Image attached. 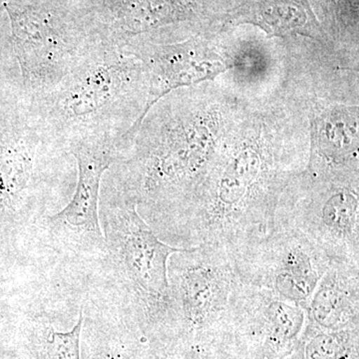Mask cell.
<instances>
[{"label":"cell","mask_w":359,"mask_h":359,"mask_svg":"<svg viewBox=\"0 0 359 359\" xmlns=\"http://www.w3.org/2000/svg\"><path fill=\"white\" fill-rule=\"evenodd\" d=\"M104 203L106 252L114 266L125 306L141 325L176 327L168 261L182 249L161 240L139 214L134 201Z\"/></svg>","instance_id":"cell-1"},{"label":"cell","mask_w":359,"mask_h":359,"mask_svg":"<svg viewBox=\"0 0 359 359\" xmlns=\"http://www.w3.org/2000/svg\"><path fill=\"white\" fill-rule=\"evenodd\" d=\"M168 280L176 327L184 334L209 339L243 283L230 250L212 244L171 255Z\"/></svg>","instance_id":"cell-2"},{"label":"cell","mask_w":359,"mask_h":359,"mask_svg":"<svg viewBox=\"0 0 359 359\" xmlns=\"http://www.w3.org/2000/svg\"><path fill=\"white\" fill-rule=\"evenodd\" d=\"M304 306L243 283L215 330L245 359H283L301 347L308 327Z\"/></svg>","instance_id":"cell-3"},{"label":"cell","mask_w":359,"mask_h":359,"mask_svg":"<svg viewBox=\"0 0 359 359\" xmlns=\"http://www.w3.org/2000/svg\"><path fill=\"white\" fill-rule=\"evenodd\" d=\"M241 280L306 309L330 266L325 255L294 228L231 252Z\"/></svg>","instance_id":"cell-4"},{"label":"cell","mask_w":359,"mask_h":359,"mask_svg":"<svg viewBox=\"0 0 359 359\" xmlns=\"http://www.w3.org/2000/svg\"><path fill=\"white\" fill-rule=\"evenodd\" d=\"M346 185L304 187L283 196L278 230L302 231L327 257L330 264H359L358 181ZM276 230V231H278Z\"/></svg>","instance_id":"cell-5"},{"label":"cell","mask_w":359,"mask_h":359,"mask_svg":"<svg viewBox=\"0 0 359 359\" xmlns=\"http://www.w3.org/2000/svg\"><path fill=\"white\" fill-rule=\"evenodd\" d=\"M128 63L117 53H81L68 74L44 96L51 123L82 127L81 138L98 137L95 126L119 100L128 81ZM76 141V140H75Z\"/></svg>","instance_id":"cell-6"},{"label":"cell","mask_w":359,"mask_h":359,"mask_svg":"<svg viewBox=\"0 0 359 359\" xmlns=\"http://www.w3.org/2000/svg\"><path fill=\"white\" fill-rule=\"evenodd\" d=\"M23 80L32 91L53 89L68 74L80 54L44 7L6 6Z\"/></svg>","instance_id":"cell-7"},{"label":"cell","mask_w":359,"mask_h":359,"mask_svg":"<svg viewBox=\"0 0 359 359\" xmlns=\"http://www.w3.org/2000/svg\"><path fill=\"white\" fill-rule=\"evenodd\" d=\"M70 151L77 162L76 190L69 204L51 216L49 223L67 231L74 240L106 250L99 219V194L103 175L115 161L114 143L111 138L81 139L73 142Z\"/></svg>","instance_id":"cell-8"},{"label":"cell","mask_w":359,"mask_h":359,"mask_svg":"<svg viewBox=\"0 0 359 359\" xmlns=\"http://www.w3.org/2000/svg\"><path fill=\"white\" fill-rule=\"evenodd\" d=\"M308 320L328 332L358 330L359 264L332 263L306 306Z\"/></svg>","instance_id":"cell-9"},{"label":"cell","mask_w":359,"mask_h":359,"mask_svg":"<svg viewBox=\"0 0 359 359\" xmlns=\"http://www.w3.org/2000/svg\"><path fill=\"white\" fill-rule=\"evenodd\" d=\"M301 351L302 359H358V330L328 332L308 323Z\"/></svg>","instance_id":"cell-10"},{"label":"cell","mask_w":359,"mask_h":359,"mask_svg":"<svg viewBox=\"0 0 359 359\" xmlns=\"http://www.w3.org/2000/svg\"><path fill=\"white\" fill-rule=\"evenodd\" d=\"M83 308L79 313L76 325L67 332L51 330L46 339L47 359H81V334L83 330Z\"/></svg>","instance_id":"cell-11"},{"label":"cell","mask_w":359,"mask_h":359,"mask_svg":"<svg viewBox=\"0 0 359 359\" xmlns=\"http://www.w3.org/2000/svg\"><path fill=\"white\" fill-rule=\"evenodd\" d=\"M185 346L182 347L175 359H216L214 344L208 337L187 335Z\"/></svg>","instance_id":"cell-12"},{"label":"cell","mask_w":359,"mask_h":359,"mask_svg":"<svg viewBox=\"0 0 359 359\" xmlns=\"http://www.w3.org/2000/svg\"><path fill=\"white\" fill-rule=\"evenodd\" d=\"M283 359H302L301 347H299L294 353H292V355L287 356V358Z\"/></svg>","instance_id":"cell-13"}]
</instances>
